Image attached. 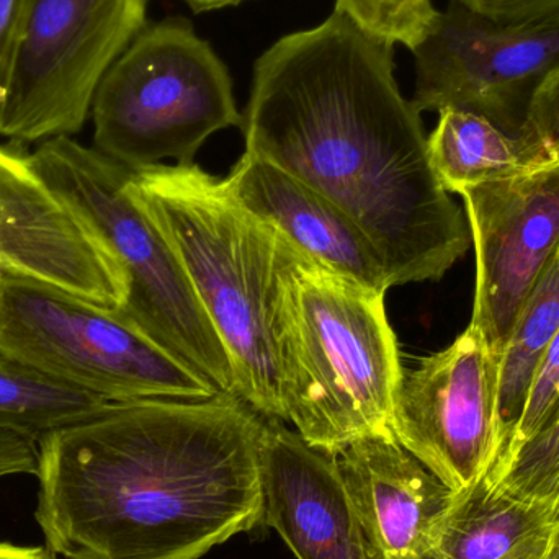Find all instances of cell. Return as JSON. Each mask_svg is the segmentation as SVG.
Segmentation results:
<instances>
[{"label":"cell","instance_id":"obj_1","mask_svg":"<svg viewBox=\"0 0 559 559\" xmlns=\"http://www.w3.org/2000/svg\"><path fill=\"white\" fill-rule=\"evenodd\" d=\"M246 151L338 206L377 249L390 288L440 280L469 248L462 210L430 164L393 46L334 10L255 62Z\"/></svg>","mask_w":559,"mask_h":559},{"label":"cell","instance_id":"obj_2","mask_svg":"<svg viewBox=\"0 0 559 559\" xmlns=\"http://www.w3.org/2000/svg\"><path fill=\"white\" fill-rule=\"evenodd\" d=\"M265 419L236 396L110 401L36 442L35 519L64 559H202L264 524Z\"/></svg>","mask_w":559,"mask_h":559},{"label":"cell","instance_id":"obj_3","mask_svg":"<svg viewBox=\"0 0 559 559\" xmlns=\"http://www.w3.org/2000/svg\"><path fill=\"white\" fill-rule=\"evenodd\" d=\"M128 192L182 264L228 352L236 396L283 423L286 283L308 258L195 164L131 170Z\"/></svg>","mask_w":559,"mask_h":559},{"label":"cell","instance_id":"obj_4","mask_svg":"<svg viewBox=\"0 0 559 559\" xmlns=\"http://www.w3.org/2000/svg\"><path fill=\"white\" fill-rule=\"evenodd\" d=\"M386 293L365 288L311 259L286 283L283 423L312 449L337 456L368 437H394L403 374Z\"/></svg>","mask_w":559,"mask_h":559},{"label":"cell","instance_id":"obj_5","mask_svg":"<svg viewBox=\"0 0 559 559\" xmlns=\"http://www.w3.org/2000/svg\"><path fill=\"white\" fill-rule=\"evenodd\" d=\"M28 156L46 186L123 271L127 299L115 314L189 365L219 394L236 396L228 352L182 264L128 192L131 170L72 136L43 141Z\"/></svg>","mask_w":559,"mask_h":559},{"label":"cell","instance_id":"obj_6","mask_svg":"<svg viewBox=\"0 0 559 559\" xmlns=\"http://www.w3.org/2000/svg\"><path fill=\"white\" fill-rule=\"evenodd\" d=\"M91 117L95 150L130 170L192 164L212 134L242 127L228 69L183 20L144 26L98 84Z\"/></svg>","mask_w":559,"mask_h":559},{"label":"cell","instance_id":"obj_7","mask_svg":"<svg viewBox=\"0 0 559 559\" xmlns=\"http://www.w3.org/2000/svg\"><path fill=\"white\" fill-rule=\"evenodd\" d=\"M0 354L107 401L223 396L111 309L35 278L0 275Z\"/></svg>","mask_w":559,"mask_h":559},{"label":"cell","instance_id":"obj_8","mask_svg":"<svg viewBox=\"0 0 559 559\" xmlns=\"http://www.w3.org/2000/svg\"><path fill=\"white\" fill-rule=\"evenodd\" d=\"M146 26V0H28L7 66L0 136H72L108 69Z\"/></svg>","mask_w":559,"mask_h":559},{"label":"cell","instance_id":"obj_9","mask_svg":"<svg viewBox=\"0 0 559 559\" xmlns=\"http://www.w3.org/2000/svg\"><path fill=\"white\" fill-rule=\"evenodd\" d=\"M499 354L469 324L449 347L403 368L391 430L453 492L485 479L504 452Z\"/></svg>","mask_w":559,"mask_h":559},{"label":"cell","instance_id":"obj_10","mask_svg":"<svg viewBox=\"0 0 559 559\" xmlns=\"http://www.w3.org/2000/svg\"><path fill=\"white\" fill-rule=\"evenodd\" d=\"M413 52L420 114L460 108L521 136L535 92L559 64V26L506 25L450 0Z\"/></svg>","mask_w":559,"mask_h":559},{"label":"cell","instance_id":"obj_11","mask_svg":"<svg viewBox=\"0 0 559 559\" xmlns=\"http://www.w3.org/2000/svg\"><path fill=\"white\" fill-rule=\"evenodd\" d=\"M460 197L476 258L469 324L502 355L528 293L559 249V159Z\"/></svg>","mask_w":559,"mask_h":559},{"label":"cell","instance_id":"obj_12","mask_svg":"<svg viewBox=\"0 0 559 559\" xmlns=\"http://www.w3.org/2000/svg\"><path fill=\"white\" fill-rule=\"evenodd\" d=\"M28 154L19 144L0 146V275L39 280L115 311L127 299L123 271Z\"/></svg>","mask_w":559,"mask_h":559},{"label":"cell","instance_id":"obj_13","mask_svg":"<svg viewBox=\"0 0 559 559\" xmlns=\"http://www.w3.org/2000/svg\"><path fill=\"white\" fill-rule=\"evenodd\" d=\"M261 469L264 524L296 559H374L335 456L265 419Z\"/></svg>","mask_w":559,"mask_h":559},{"label":"cell","instance_id":"obj_14","mask_svg":"<svg viewBox=\"0 0 559 559\" xmlns=\"http://www.w3.org/2000/svg\"><path fill=\"white\" fill-rule=\"evenodd\" d=\"M374 559H430L453 491L394 437H368L337 456Z\"/></svg>","mask_w":559,"mask_h":559},{"label":"cell","instance_id":"obj_15","mask_svg":"<svg viewBox=\"0 0 559 559\" xmlns=\"http://www.w3.org/2000/svg\"><path fill=\"white\" fill-rule=\"evenodd\" d=\"M225 180L239 203L277 228L316 264L365 288L390 289L383 262L370 239L308 183L249 151Z\"/></svg>","mask_w":559,"mask_h":559},{"label":"cell","instance_id":"obj_16","mask_svg":"<svg viewBox=\"0 0 559 559\" xmlns=\"http://www.w3.org/2000/svg\"><path fill=\"white\" fill-rule=\"evenodd\" d=\"M559 545V506L502 495L488 479L453 492L430 559H544Z\"/></svg>","mask_w":559,"mask_h":559},{"label":"cell","instance_id":"obj_17","mask_svg":"<svg viewBox=\"0 0 559 559\" xmlns=\"http://www.w3.org/2000/svg\"><path fill=\"white\" fill-rule=\"evenodd\" d=\"M430 164L449 193L521 176L554 160L531 138L515 136L488 118L460 108H443L427 138Z\"/></svg>","mask_w":559,"mask_h":559},{"label":"cell","instance_id":"obj_18","mask_svg":"<svg viewBox=\"0 0 559 559\" xmlns=\"http://www.w3.org/2000/svg\"><path fill=\"white\" fill-rule=\"evenodd\" d=\"M107 403L110 401L0 354V430L38 442L45 433L82 419Z\"/></svg>","mask_w":559,"mask_h":559},{"label":"cell","instance_id":"obj_19","mask_svg":"<svg viewBox=\"0 0 559 559\" xmlns=\"http://www.w3.org/2000/svg\"><path fill=\"white\" fill-rule=\"evenodd\" d=\"M559 331V249L528 293L501 364V413L511 433L535 371Z\"/></svg>","mask_w":559,"mask_h":559},{"label":"cell","instance_id":"obj_20","mask_svg":"<svg viewBox=\"0 0 559 559\" xmlns=\"http://www.w3.org/2000/svg\"><path fill=\"white\" fill-rule=\"evenodd\" d=\"M486 479L502 495L559 506V419L502 459Z\"/></svg>","mask_w":559,"mask_h":559},{"label":"cell","instance_id":"obj_21","mask_svg":"<svg viewBox=\"0 0 559 559\" xmlns=\"http://www.w3.org/2000/svg\"><path fill=\"white\" fill-rule=\"evenodd\" d=\"M335 10L371 38L411 51L429 36L439 16L432 0H337Z\"/></svg>","mask_w":559,"mask_h":559},{"label":"cell","instance_id":"obj_22","mask_svg":"<svg viewBox=\"0 0 559 559\" xmlns=\"http://www.w3.org/2000/svg\"><path fill=\"white\" fill-rule=\"evenodd\" d=\"M557 419H559V331L545 350L540 365L535 371L527 400L522 407L521 416L509 433L508 443L499 462Z\"/></svg>","mask_w":559,"mask_h":559},{"label":"cell","instance_id":"obj_23","mask_svg":"<svg viewBox=\"0 0 559 559\" xmlns=\"http://www.w3.org/2000/svg\"><path fill=\"white\" fill-rule=\"evenodd\" d=\"M522 134L559 159V64L535 92Z\"/></svg>","mask_w":559,"mask_h":559},{"label":"cell","instance_id":"obj_24","mask_svg":"<svg viewBox=\"0 0 559 559\" xmlns=\"http://www.w3.org/2000/svg\"><path fill=\"white\" fill-rule=\"evenodd\" d=\"M506 25L559 26V0H460Z\"/></svg>","mask_w":559,"mask_h":559},{"label":"cell","instance_id":"obj_25","mask_svg":"<svg viewBox=\"0 0 559 559\" xmlns=\"http://www.w3.org/2000/svg\"><path fill=\"white\" fill-rule=\"evenodd\" d=\"M38 465L36 440L22 433L0 430V478L15 475H33Z\"/></svg>","mask_w":559,"mask_h":559},{"label":"cell","instance_id":"obj_26","mask_svg":"<svg viewBox=\"0 0 559 559\" xmlns=\"http://www.w3.org/2000/svg\"><path fill=\"white\" fill-rule=\"evenodd\" d=\"M26 3L28 0H0V102L3 97L10 49Z\"/></svg>","mask_w":559,"mask_h":559},{"label":"cell","instance_id":"obj_27","mask_svg":"<svg viewBox=\"0 0 559 559\" xmlns=\"http://www.w3.org/2000/svg\"><path fill=\"white\" fill-rule=\"evenodd\" d=\"M0 559H58L46 547H20L0 542Z\"/></svg>","mask_w":559,"mask_h":559},{"label":"cell","instance_id":"obj_28","mask_svg":"<svg viewBox=\"0 0 559 559\" xmlns=\"http://www.w3.org/2000/svg\"><path fill=\"white\" fill-rule=\"evenodd\" d=\"M187 3L193 7L197 12H206V10L222 9L226 5H235V3L242 2V0H186Z\"/></svg>","mask_w":559,"mask_h":559},{"label":"cell","instance_id":"obj_29","mask_svg":"<svg viewBox=\"0 0 559 559\" xmlns=\"http://www.w3.org/2000/svg\"><path fill=\"white\" fill-rule=\"evenodd\" d=\"M544 559H559V545L557 548H555L554 551H551L550 555H548L547 558H544Z\"/></svg>","mask_w":559,"mask_h":559}]
</instances>
